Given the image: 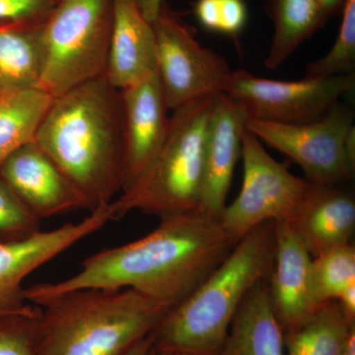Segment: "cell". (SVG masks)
Here are the masks:
<instances>
[{
	"mask_svg": "<svg viewBox=\"0 0 355 355\" xmlns=\"http://www.w3.org/2000/svg\"><path fill=\"white\" fill-rule=\"evenodd\" d=\"M354 85L355 72L279 81L254 76L246 70H232L223 93L242 105L250 118L300 125L321 119Z\"/></svg>",
	"mask_w": 355,
	"mask_h": 355,
	"instance_id": "30bf717a",
	"label": "cell"
},
{
	"mask_svg": "<svg viewBox=\"0 0 355 355\" xmlns=\"http://www.w3.org/2000/svg\"><path fill=\"white\" fill-rule=\"evenodd\" d=\"M34 141L78 189L90 212L123 191L121 91L105 76L53 98Z\"/></svg>",
	"mask_w": 355,
	"mask_h": 355,
	"instance_id": "7a4b0ae2",
	"label": "cell"
},
{
	"mask_svg": "<svg viewBox=\"0 0 355 355\" xmlns=\"http://www.w3.org/2000/svg\"><path fill=\"white\" fill-rule=\"evenodd\" d=\"M355 282V247L343 245L312 259L309 298L313 312L336 297Z\"/></svg>",
	"mask_w": 355,
	"mask_h": 355,
	"instance_id": "603a6c76",
	"label": "cell"
},
{
	"mask_svg": "<svg viewBox=\"0 0 355 355\" xmlns=\"http://www.w3.org/2000/svg\"><path fill=\"white\" fill-rule=\"evenodd\" d=\"M335 44L320 60L310 62L305 69L309 78H324L354 73L355 69V0H347Z\"/></svg>",
	"mask_w": 355,
	"mask_h": 355,
	"instance_id": "cb8c5ba5",
	"label": "cell"
},
{
	"mask_svg": "<svg viewBox=\"0 0 355 355\" xmlns=\"http://www.w3.org/2000/svg\"><path fill=\"white\" fill-rule=\"evenodd\" d=\"M275 257V222H266L244 236L202 284L168 310L151 333L154 349L175 355H216L247 294L270 277Z\"/></svg>",
	"mask_w": 355,
	"mask_h": 355,
	"instance_id": "3957f363",
	"label": "cell"
},
{
	"mask_svg": "<svg viewBox=\"0 0 355 355\" xmlns=\"http://www.w3.org/2000/svg\"><path fill=\"white\" fill-rule=\"evenodd\" d=\"M308 183L304 195L286 221L314 258L333 248L352 243L355 200L345 184Z\"/></svg>",
	"mask_w": 355,
	"mask_h": 355,
	"instance_id": "9a60e30c",
	"label": "cell"
},
{
	"mask_svg": "<svg viewBox=\"0 0 355 355\" xmlns=\"http://www.w3.org/2000/svg\"><path fill=\"white\" fill-rule=\"evenodd\" d=\"M153 349V334L147 336L144 340L137 343L132 347L127 355H150L151 350Z\"/></svg>",
	"mask_w": 355,
	"mask_h": 355,
	"instance_id": "1f68e13d",
	"label": "cell"
},
{
	"mask_svg": "<svg viewBox=\"0 0 355 355\" xmlns=\"http://www.w3.org/2000/svg\"><path fill=\"white\" fill-rule=\"evenodd\" d=\"M60 0H0V22L46 18Z\"/></svg>",
	"mask_w": 355,
	"mask_h": 355,
	"instance_id": "83f0119b",
	"label": "cell"
},
{
	"mask_svg": "<svg viewBox=\"0 0 355 355\" xmlns=\"http://www.w3.org/2000/svg\"><path fill=\"white\" fill-rule=\"evenodd\" d=\"M53 99L39 88L0 94V164L34 139Z\"/></svg>",
	"mask_w": 355,
	"mask_h": 355,
	"instance_id": "7402d4cb",
	"label": "cell"
},
{
	"mask_svg": "<svg viewBox=\"0 0 355 355\" xmlns=\"http://www.w3.org/2000/svg\"><path fill=\"white\" fill-rule=\"evenodd\" d=\"M41 221L0 178V244L22 241L41 231Z\"/></svg>",
	"mask_w": 355,
	"mask_h": 355,
	"instance_id": "484cf974",
	"label": "cell"
},
{
	"mask_svg": "<svg viewBox=\"0 0 355 355\" xmlns=\"http://www.w3.org/2000/svg\"><path fill=\"white\" fill-rule=\"evenodd\" d=\"M265 8L273 25L265 67L273 70L324 24L317 0H265Z\"/></svg>",
	"mask_w": 355,
	"mask_h": 355,
	"instance_id": "ffe728a7",
	"label": "cell"
},
{
	"mask_svg": "<svg viewBox=\"0 0 355 355\" xmlns=\"http://www.w3.org/2000/svg\"><path fill=\"white\" fill-rule=\"evenodd\" d=\"M150 355H175V354H171V352H164V350H159V349H153V350H151V354Z\"/></svg>",
	"mask_w": 355,
	"mask_h": 355,
	"instance_id": "836d02e7",
	"label": "cell"
},
{
	"mask_svg": "<svg viewBox=\"0 0 355 355\" xmlns=\"http://www.w3.org/2000/svg\"><path fill=\"white\" fill-rule=\"evenodd\" d=\"M157 74L169 111L223 92L232 70L225 58L198 43L183 16L163 2L153 21Z\"/></svg>",
	"mask_w": 355,
	"mask_h": 355,
	"instance_id": "ba28073f",
	"label": "cell"
},
{
	"mask_svg": "<svg viewBox=\"0 0 355 355\" xmlns=\"http://www.w3.org/2000/svg\"><path fill=\"white\" fill-rule=\"evenodd\" d=\"M0 178L40 220L72 210L88 209L78 189L34 139L0 164Z\"/></svg>",
	"mask_w": 355,
	"mask_h": 355,
	"instance_id": "7c38bea8",
	"label": "cell"
},
{
	"mask_svg": "<svg viewBox=\"0 0 355 355\" xmlns=\"http://www.w3.org/2000/svg\"><path fill=\"white\" fill-rule=\"evenodd\" d=\"M196 19L207 31L237 37L248 23V7L244 0H196Z\"/></svg>",
	"mask_w": 355,
	"mask_h": 355,
	"instance_id": "d4e9b609",
	"label": "cell"
},
{
	"mask_svg": "<svg viewBox=\"0 0 355 355\" xmlns=\"http://www.w3.org/2000/svg\"><path fill=\"white\" fill-rule=\"evenodd\" d=\"M234 246L218 217L202 210L163 217L144 237L88 257L69 279L25 288L26 300L38 305L79 289L130 288L173 307L202 284Z\"/></svg>",
	"mask_w": 355,
	"mask_h": 355,
	"instance_id": "6da1fadb",
	"label": "cell"
},
{
	"mask_svg": "<svg viewBox=\"0 0 355 355\" xmlns=\"http://www.w3.org/2000/svg\"><path fill=\"white\" fill-rule=\"evenodd\" d=\"M342 355H355V330L350 334Z\"/></svg>",
	"mask_w": 355,
	"mask_h": 355,
	"instance_id": "d6a6232c",
	"label": "cell"
},
{
	"mask_svg": "<svg viewBox=\"0 0 355 355\" xmlns=\"http://www.w3.org/2000/svg\"><path fill=\"white\" fill-rule=\"evenodd\" d=\"M249 114L225 93L214 100L205 144V176L200 209L220 217L238 160Z\"/></svg>",
	"mask_w": 355,
	"mask_h": 355,
	"instance_id": "5bb4252c",
	"label": "cell"
},
{
	"mask_svg": "<svg viewBox=\"0 0 355 355\" xmlns=\"http://www.w3.org/2000/svg\"><path fill=\"white\" fill-rule=\"evenodd\" d=\"M2 92H3V91H2L1 87H0V94H1Z\"/></svg>",
	"mask_w": 355,
	"mask_h": 355,
	"instance_id": "e575fe53",
	"label": "cell"
},
{
	"mask_svg": "<svg viewBox=\"0 0 355 355\" xmlns=\"http://www.w3.org/2000/svg\"><path fill=\"white\" fill-rule=\"evenodd\" d=\"M347 1V0H317L324 24H326L334 16L342 13Z\"/></svg>",
	"mask_w": 355,
	"mask_h": 355,
	"instance_id": "f546056e",
	"label": "cell"
},
{
	"mask_svg": "<svg viewBox=\"0 0 355 355\" xmlns=\"http://www.w3.org/2000/svg\"><path fill=\"white\" fill-rule=\"evenodd\" d=\"M241 157V191L219 217L222 227L235 245L266 222L286 221L309 184L273 159L247 128L242 137Z\"/></svg>",
	"mask_w": 355,
	"mask_h": 355,
	"instance_id": "9c48e42d",
	"label": "cell"
},
{
	"mask_svg": "<svg viewBox=\"0 0 355 355\" xmlns=\"http://www.w3.org/2000/svg\"><path fill=\"white\" fill-rule=\"evenodd\" d=\"M275 257L268 295L282 330L295 328L313 314L309 273L313 257L287 221L275 222Z\"/></svg>",
	"mask_w": 355,
	"mask_h": 355,
	"instance_id": "2e32d148",
	"label": "cell"
},
{
	"mask_svg": "<svg viewBox=\"0 0 355 355\" xmlns=\"http://www.w3.org/2000/svg\"><path fill=\"white\" fill-rule=\"evenodd\" d=\"M216 95L172 112L157 155L139 179L109 205L112 220L135 210L163 218L200 209L207 128Z\"/></svg>",
	"mask_w": 355,
	"mask_h": 355,
	"instance_id": "5b68a950",
	"label": "cell"
},
{
	"mask_svg": "<svg viewBox=\"0 0 355 355\" xmlns=\"http://www.w3.org/2000/svg\"><path fill=\"white\" fill-rule=\"evenodd\" d=\"M46 18L0 22V87L3 92L39 88L46 58Z\"/></svg>",
	"mask_w": 355,
	"mask_h": 355,
	"instance_id": "ac0fdd59",
	"label": "cell"
},
{
	"mask_svg": "<svg viewBox=\"0 0 355 355\" xmlns=\"http://www.w3.org/2000/svg\"><path fill=\"white\" fill-rule=\"evenodd\" d=\"M157 72L153 23L133 0H114V26L105 78L121 90Z\"/></svg>",
	"mask_w": 355,
	"mask_h": 355,
	"instance_id": "e0dca14e",
	"label": "cell"
},
{
	"mask_svg": "<svg viewBox=\"0 0 355 355\" xmlns=\"http://www.w3.org/2000/svg\"><path fill=\"white\" fill-rule=\"evenodd\" d=\"M36 306L40 355H127L171 308L130 288L79 289Z\"/></svg>",
	"mask_w": 355,
	"mask_h": 355,
	"instance_id": "277c9868",
	"label": "cell"
},
{
	"mask_svg": "<svg viewBox=\"0 0 355 355\" xmlns=\"http://www.w3.org/2000/svg\"><path fill=\"white\" fill-rule=\"evenodd\" d=\"M38 307L32 312L0 316V355H40Z\"/></svg>",
	"mask_w": 355,
	"mask_h": 355,
	"instance_id": "4316f807",
	"label": "cell"
},
{
	"mask_svg": "<svg viewBox=\"0 0 355 355\" xmlns=\"http://www.w3.org/2000/svg\"><path fill=\"white\" fill-rule=\"evenodd\" d=\"M144 17L150 23H153L157 17L161 6L165 0H133Z\"/></svg>",
	"mask_w": 355,
	"mask_h": 355,
	"instance_id": "4dcf8cb0",
	"label": "cell"
},
{
	"mask_svg": "<svg viewBox=\"0 0 355 355\" xmlns=\"http://www.w3.org/2000/svg\"><path fill=\"white\" fill-rule=\"evenodd\" d=\"M354 112L338 101L319 120L300 125L249 118L247 130L300 166L308 182L340 184L355 170Z\"/></svg>",
	"mask_w": 355,
	"mask_h": 355,
	"instance_id": "52a82bcc",
	"label": "cell"
},
{
	"mask_svg": "<svg viewBox=\"0 0 355 355\" xmlns=\"http://www.w3.org/2000/svg\"><path fill=\"white\" fill-rule=\"evenodd\" d=\"M110 220L108 205L91 211L83 220L41 230L22 241L0 244V316L32 312L35 307L26 304L24 280Z\"/></svg>",
	"mask_w": 355,
	"mask_h": 355,
	"instance_id": "8fae6325",
	"label": "cell"
},
{
	"mask_svg": "<svg viewBox=\"0 0 355 355\" xmlns=\"http://www.w3.org/2000/svg\"><path fill=\"white\" fill-rule=\"evenodd\" d=\"M343 314L355 321V282L347 286L336 299Z\"/></svg>",
	"mask_w": 355,
	"mask_h": 355,
	"instance_id": "f1b7e54d",
	"label": "cell"
},
{
	"mask_svg": "<svg viewBox=\"0 0 355 355\" xmlns=\"http://www.w3.org/2000/svg\"><path fill=\"white\" fill-rule=\"evenodd\" d=\"M114 0H60L44 24L46 58L39 88L55 98L105 76Z\"/></svg>",
	"mask_w": 355,
	"mask_h": 355,
	"instance_id": "8992f818",
	"label": "cell"
},
{
	"mask_svg": "<svg viewBox=\"0 0 355 355\" xmlns=\"http://www.w3.org/2000/svg\"><path fill=\"white\" fill-rule=\"evenodd\" d=\"M216 355H284V330L270 304L268 279L247 294Z\"/></svg>",
	"mask_w": 355,
	"mask_h": 355,
	"instance_id": "d6986e66",
	"label": "cell"
},
{
	"mask_svg": "<svg viewBox=\"0 0 355 355\" xmlns=\"http://www.w3.org/2000/svg\"><path fill=\"white\" fill-rule=\"evenodd\" d=\"M355 321L336 300L320 307L302 324L284 331V355H342Z\"/></svg>",
	"mask_w": 355,
	"mask_h": 355,
	"instance_id": "44dd1931",
	"label": "cell"
},
{
	"mask_svg": "<svg viewBox=\"0 0 355 355\" xmlns=\"http://www.w3.org/2000/svg\"><path fill=\"white\" fill-rule=\"evenodd\" d=\"M123 188L135 184L157 155L170 127L167 104L157 72L121 89Z\"/></svg>",
	"mask_w": 355,
	"mask_h": 355,
	"instance_id": "4fadbf2b",
	"label": "cell"
}]
</instances>
